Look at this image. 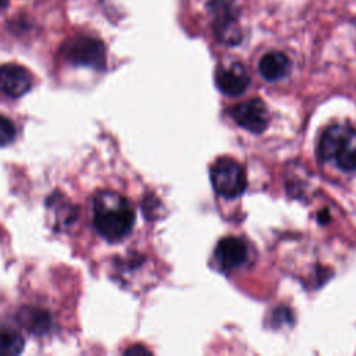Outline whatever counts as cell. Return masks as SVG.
Segmentation results:
<instances>
[{
    "instance_id": "obj_1",
    "label": "cell",
    "mask_w": 356,
    "mask_h": 356,
    "mask_svg": "<svg viewBox=\"0 0 356 356\" xmlns=\"http://www.w3.org/2000/svg\"><path fill=\"white\" fill-rule=\"evenodd\" d=\"M135 222L131 203L114 191H102L93 199V224L107 241H118L128 235Z\"/></svg>"
},
{
    "instance_id": "obj_2",
    "label": "cell",
    "mask_w": 356,
    "mask_h": 356,
    "mask_svg": "<svg viewBox=\"0 0 356 356\" xmlns=\"http://www.w3.org/2000/svg\"><path fill=\"white\" fill-rule=\"evenodd\" d=\"M318 157L342 171H356V128L348 124L330 125L320 136Z\"/></svg>"
},
{
    "instance_id": "obj_3",
    "label": "cell",
    "mask_w": 356,
    "mask_h": 356,
    "mask_svg": "<svg viewBox=\"0 0 356 356\" xmlns=\"http://www.w3.org/2000/svg\"><path fill=\"white\" fill-rule=\"evenodd\" d=\"M210 179L214 191L227 199L238 197L246 188V174L242 165L232 159H218L210 168Z\"/></svg>"
},
{
    "instance_id": "obj_4",
    "label": "cell",
    "mask_w": 356,
    "mask_h": 356,
    "mask_svg": "<svg viewBox=\"0 0 356 356\" xmlns=\"http://www.w3.org/2000/svg\"><path fill=\"white\" fill-rule=\"evenodd\" d=\"M64 57L75 64L92 67L96 70L104 68L106 49L103 42L89 36H76L65 42L63 46Z\"/></svg>"
},
{
    "instance_id": "obj_5",
    "label": "cell",
    "mask_w": 356,
    "mask_h": 356,
    "mask_svg": "<svg viewBox=\"0 0 356 356\" xmlns=\"http://www.w3.org/2000/svg\"><path fill=\"white\" fill-rule=\"evenodd\" d=\"M207 7L213 18L216 38L229 46L238 44L242 35L232 6L227 0H210Z\"/></svg>"
},
{
    "instance_id": "obj_6",
    "label": "cell",
    "mask_w": 356,
    "mask_h": 356,
    "mask_svg": "<svg viewBox=\"0 0 356 356\" xmlns=\"http://www.w3.org/2000/svg\"><path fill=\"white\" fill-rule=\"evenodd\" d=\"M229 115L235 122L253 134L263 132L268 125V111L260 99L248 100L235 104L229 110Z\"/></svg>"
},
{
    "instance_id": "obj_7",
    "label": "cell",
    "mask_w": 356,
    "mask_h": 356,
    "mask_svg": "<svg viewBox=\"0 0 356 356\" xmlns=\"http://www.w3.org/2000/svg\"><path fill=\"white\" fill-rule=\"evenodd\" d=\"M214 259L221 270H235L246 261L248 246L236 236H225L218 241L214 249Z\"/></svg>"
},
{
    "instance_id": "obj_8",
    "label": "cell",
    "mask_w": 356,
    "mask_h": 356,
    "mask_svg": "<svg viewBox=\"0 0 356 356\" xmlns=\"http://www.w3.org/2000/svg\"><path fill=\"white\" fill-rule=\"evenodd\" d=\"M249 83V74L241 63H232L216 71V85L227 96L242 95Z\"/></svg>"
},
{
    "instance_id": "obj_9",
    "label": "cell",
    "mask_w": 356,
    "mask_h": 356,
    "mask_svg": "<svg viewBox=\"0 0 356 356\" xmlns=\"http://www.w3.org/2000/svg\"><path fill=\"white\" fill-rule=\"evenodd\" d=\"M31 72L18 64L0 65V92L10 97L25 95L32 86Z\"/></svg>"
},
{
    "instance_id": "obj_10",
    "label": "cell",
    "mask_w": 356,
    "mask_h": 356,
    "mask_svg": "<svg viewBox=\"0 0 356 356\" xmlns=\"http://www.w3.org/2000/svg\"><path fill=\"white\" fill-rule=\"evenodd\" d=\"M291 71V60L281 51H270L259 61V72L266 81L274 82L285 78Z\"/></svg>"
},
{
    "instance_id": "obj_11",
    "label": "cell",
    "mask_w": 356,
    "mask_h": 356,
    "mask_svg": "<svg viewBox=\"0 0 356 356\" xmlns=\"http://www.w3.org/2000/svg\"><path fill=\"white\" fill-rule=\"evenodd\" d=\"M18 323L28 331L35 334H43L49 330L51 320L46 310L36 307H22L17 314Z\"/></svg>"
},
{
    "instance_id": "obj_12",
    "label": "cell",
    "mask_w": 356,
    "mask_h": 356,
    "mask_svg": "<svg viewBox=\"0 0 356 356\" xmlns=\"http://www.w3.org/2000/svg\"><path fill=\"white\" fill-rule=\"evenodd\" d=\"M24 349V338L13 327L0 324V355H17Z\"/></svg>"
},
{
    "instance_id": "obj_13",
    "label": "cell",
    "mask_w": 356,
    "mask_h": 356,
    "mask_svg": "<svg viewBox=\"0 0 356 356\" xmlns=\"http://www.w3.org/2000/svg\"><path fill=\"white\" fill-rule=\"evenodd\" d=\"M15 134H17V129L14 122L7 117L0 115V146H6L11 143L15 138Z\"/></svg>"
},
{
    "instance_id": "obj_14",
    "label": "cell",
    "mask_w": 356,
    "mask_h": 356,
    "mask_svg": "<svg viewBox=\"0 0 356 356\" xmlns=\"http://www.w3.org/2000/svg\"><path fill=\"white\" fill-rule=\"evenodd\" d=\"M125 353H127V355H129V353H149V350L145 349V348H142V346H132V348L127 349Z\"/></svg>"
},
{
    "instance_id": "obj_15",
    "label": "cell",
    "mask_w": 356,
    "mask_h": 356,
    "mask_svg": "<svg viewBox=\"0 0 356 356\" xmlns=\"http://www.w3.org/2000/svg\"><path fill=\"white\" fill-rule=\"evenodd\" d=\"M8 0H0V8H4L7 6Z\"/></svg>"
}]
</instances>
